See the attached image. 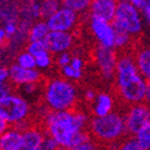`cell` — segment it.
<instances>
[{"instance_id": "obj_1", "label": "cell", "mask_w": 150, "mask_h": 150, "mask_svg": "<svg viewBox=\"0 0 150 150\" xmlns=\"http://www.w3.org/2000/svg\"><path fill=\"white\" fill-rule=\"evenodd\" d=\"M90 120L89 115L79 109L65 112L48 110L42 118V125L46 134L53 138L59 146L72 150L74 138L82 131L89 129Z\"/></svg>"}, {"instance_id": "obj_2", "label": "cell", "mask_w": 150, "mask_h": 150, "mask_svg": "<svg viewBox=\"0 0 150 150\" xmlns=\"http://www.w3.org/2000/svg\"><path fill=\"white\" fill-rule=\"evenodd\" d=\"M146 79L141 74L136 65L134 57L124 53L119 57L115 72V90L119 98L129 106L145 101Z\"/></svg>"}, {"instance_id": "obj_3", "label": "cell", "mask_w": 150, "mask_h": 150, "mask_svg": "<svg viewBox=\"0 0 150 150\" xmlns=\"http://www.w3.org/2000/svg\"><path fill=\"white\" fill-rule=\"evenodd\" d=\"M42 100L49 110H73L78 101V91L71 81L64 77H54L45 84Z\"/></svg>"}, {"instance_id": "obj_4", "label": "cell", "mask_w": 150, "mask_h": 150, "mask_svg": "<svg viewBox=\"0 0 150 150\" xmlns=\"http://www.w3.org/2000/svg\"><path fill=\"white\" fill-rule=\"evenodd\" d=\"M89 132L91 137L98 143L109 144L120 142L122 137L127 134L125 114L113 112L106 117H94L89 124Z\"/></svg>"}, {"instance_id": "obj_5", "label": "cell", "mask_w": 150, "mask_h": 150, "mask_svg": "<svg viewBox=\"0 0 150 150\" xmlns=\"http://www.w3.org/2000/svg\"><path fill=\"white\" fill-rule=\"evenodd\" d=\"M31 113V107L28 100L12 93L11 95L0 98V118L5 119L12 126H18L25 122Z\"/></svg>"}, {"instance_id": "obj_6", "label": "cell", "mask_w": 150, "mask_h": 150, "mask_svg": "<svg viewBox=\"0 0 150 150\" xmlns=\"http://www.w3.org/2000/svg\"><path fill=\"white\" fill-rule=\"evenodd\" d=\"M143 16L139 8H137L126 0L119 1L118 10L113 21L115 28H119L130 34L132 37L138 36L143 30Z\"/></svg>"}, {"instance_id": "obj_7", "label": "cell", "mask_w": 150, "mask_h": 150, "mask_svg": "<svg viewBox=\"0 0 150 150\" xmlns=\"http://www.w3.org/2000/svg\"><path fill=\"white\" fill-rule=\"evenodd\" d=\"M94 62L105 81H113L115 79V72L119 55L115 48H108L103 46H96L93 52Z\"/></svg>"}, {"instance_id": "obj_8", "label": "cell", "mask_w": 150, "mask_h": 150, "mask_svg": "<svg viewBox=\"0 0 150 150\" xmlns=\"http://www.w3.org/2000/svg\"><path fill=\"white\" fill-rule=\"evenodd\" d=\"M88 24L89 30L97 41L98 46H103L108 48L115 47V28L113 22H108L102 18L89 16Z\"/></svg>"}, {"instance_id": "obj_9", "label": "cell", "mask_w": 150, "mask_h": 150, "mask_svg": "<svg viewBox=\"0 0 150 150\" xmlns=\"http://www.w3.org/2000/svg\"><path fill=\"white\" fill-rule=\"evenodd\" d=\"M127 134L136 136L146 124L150 122V106L148 103H137L129 106L125 113Z\"/></svg>"}, {"instance_id": "obj_10", "label": "cell", "mask_w": 150, "mask_h": 150, "mask_svg": "<svg viewBox=\"0 0 150 150\" xmlns=\"http://www.w3.org/2000/svg\"><path fill=\"white\" fill-rule=\"evenodd\" d=\"M48 28L51 31H65L72 33L79 23V15L71 8L62 5L55 13L47 21Z\"/></svg>"}, {"instance_id": "obj_11", "label": "cell", "mask_w": 150, "mask_h": 150, "mask_svg": "<svg viewBox=\"0 0 150 150\" xmlns=\"http://www.w3.org/2000/svg\"><path fill=\"white\" fill-rule=\"evenodd\" d=\"M48 51L52 54H61L69 52L74 45V36L72 33L65 31H51L46 40Z\"/></svg>"}, {"instance_id": "obj_12", "label": "cell", "mask_w": 150, "mask_h": 150, "mask_svg": "<svg viewBox=\"0 0 150 150\" xmlns=\"http://www.w3.org/2000/svg\"><path fill=\"white\" fill-rule=\"evenodd\" d=\"M10 83L15 86H22L30 83H40L41 72L37 69H24L17 64H12L10 67Z\"/></svg>"}, {"instance_id": "obj_13", "label": "cell", "mask_w": 150, "mask_h": 150, "mask_svg": "<svg viewBox=\"0 0 150 150\" xmlns=\"http://www.w3.org/2000/svg\"><path fill=\"white\" fill-rule=\"evenodd\" d=\"M118 0H93L88 15L106 19L108 22H113L118 10Z\"/></svg>"}, {"instance_id": "obj_14", "label": "cell", "mask_w": 150, "mask_h": 150, "mask_svg": "<svg viewBox=\"0 0 150 150\" xmlns=\"http://www.w3.org/2000/svg\"><path fill=\"white\" fill-rule=\"evenodd\" d=\"M47 134L43 127L30 125L29 127L23 131L22 146L19 150H37L41 146Z\"/></svg>"}, {"instance_id": "obj_15", "label": "cell", "mask_w": 150, "mask_h": 150, "mask_svg": "<svg viewBox=\"0 0 150 150\" xmlns=\"http://www.w3.org/2000/svg\"><path fill=\"white\" fill-rule=\"evenodd\" d=\"M114 103H115V100L109 93L107 91L97 93L95 101L91 103V107H90L91 113L96 118L106 117L114 112Z\"/></svg>"}, {"instance_id": "obj_16", "label": "cell", "mask_w": 150, "mask_h": 150, "mask_svg": "<svg viewBox=\"0 0 150 150\" xmlns=\"http://www.w3.org/2000/svg\"><path fill=\"white\" fill-rule=\"evenodd\" d=\"M23 131L18 127H10L0 134V150H19L22 146Z\"/></svg>"}, {"instance_id": "obj_17", "label": "cell", "mask_w": 150, "mask_h": 150, "mask_svg": "<svg viewBox=\"0 0 150 150\" xmlns=\"http://www.w3.org/2000/svg\"><path fill=\"white\" fill-rule=\"evenodd\" d=\"M133 57L141 74L146 81H150V47L138 48Z\"/></svg>"}, {"instance_id": "obj_18", "label": "cell", "mask_w": 150, "mask_h": 150, "mask_svg": "<svg viewBox=\"0 0 150 150\" xmlns=\"http://www.w3.org/2000/svg\"><path fill=\"white\" fill-rule=\"evenodd\" d=\"M51 33L46 21H36L33 23V25L28 34V42H46L47 37Z\"/></svg>"}, {"instance_id": "obj_19", "label": "cell", "mask_w": 150, "mask_h": 150, "mask_svg": "<svg viewBox=\"0 0 150 150\" xmlns=\"http://www.w3.org/2000/svg\"><path fill=\"white\" fill-rule=\"evenodd\" d=\"M62 6L60 0H41L40 1V17L43 21H47L52 17L55 12Z\"/></svg>"}, {"instance_id": "obj_20", "label": "cell", "mask_w": 150, "mask_h": 150, "mask_svg": "<svg viewBox=\"0 0 150 150\" xmlns=\"http://www.w3.org/2000/svg\"><path fill=\"white\" fill-rule=\"evenodd\" d=\"M91 1L93 0H69V1L62 3V5L71 8L72 11L76 12V13L82 15V13H85V12L89 13Z\"/></svg>"}, {"instance_id": "obj_21", "label": "cell", "mask_w": 150, "mask_h": 150, "mask_svg": "<svg viewBox=\"0 0 150 150\" xmlns=\"http://www.w3.org/2000/svg\"><path fill=\"white\" fill-rule=\"evenodd\" d=\"M15 64L24 67V69H37L36 67V59L34 55H31L29 52H27L25 49H24L23 52L18 53L15 58Z\"/></svg>"}, {"instance_id": "obj_22", "label": "cell", "mask_w": 150, "mask_h": 150, "mask_svg": "<svg viewBox=\"0 0 150 150\" xmlns=\"http://www.w3.org/2000/svg\"><path fill=\"white\" fill-rule=\"evenodd\" d=\"M115 28V27H114ZM133 37L127 34L126 31H124L119 28H115V49H125L127 48L131 42H132Z\"/></svg>"}, {"instance_id": "obj_23", "label": "cell", "mask_w": 150, "mask_h": 150, "mask_svg": "<svg viewBox=\"0 0 150 150\" xmlns=\"http://www.w3.org/2000/svg\"><path fill=\"white\" fill-rule=\"evenodd\" d=\"M3 29H4L5 33H6L7 41H11V40L18 34V31H19V23H18V19H6V21H4Z\"/></svg>"}, {"instance_id": "obj_24", "label": "cell", "mask_w": 150, "mask_h": 150, "mask_svg": "<svg viewBox=\"0 0 150 150\" xmlns=\"http://www.w3.org/2000/svg\"><path fill=\"white\" fill-rule=\"evenodd\" d=\"M134 137L145 150H150V122L146 124Z\"/></svg>"}, {"instance_id": "obj_25", "label": "cell", "mask_w": 150, "mask_h": 150, "mask_svg": "<svg viewBox=\"0 0 150 150\" xmlns=\"http://www.w3.org/2000/svg\"><path fill=\"white\" fill-rule=\"evenodd\" d=\"M25 51L29 52L35 58L46 53V52H49L46 42H28L25 46Z\"/></svg>"}, {"instance_id": "obj_26", "label": "cell", "mask_w": 150, "mask_h": 150, "mask_svg": "<svg viewBox=\"0 0 150 150\" xmlns=\"http://www.w3.org/2000/svg\"><path fill=\"white\" fill-rule=\"evenodd\" d=\"M60 73H61V77H64L69 81H78L83 77V71H77L74 70L71 65H67L65 67L60 69Z\"/></svg>"}, {"instance_id": "obj_27", "label": "cell", "mask_w": 150, "mask_h": 150, "mask_svg": "<svg viewBox=\"0 0 150 150\" xmlns=\"http://www.w3.org/2000/svg\"><path fill=\"white\" fill-rule=\"evenodd\" d=\"M36 67L37 70H47L52 66L53 64V58L51 52H46L39 57H36Z\"/></svg>"}, {"instance_id": "obj_28", "label": "cell", "mask_w": 150, "mask_h": 150, "mask_svg": "<svg viewBox=\"0 0 150 150\" xmlns=\"http://www.w3.org/2000/svg\"><path fill=\"white\" fill-rule=\"evenodd\" d=\"M118 150H145V149L139 144V142L136 139L134 136L133 137L130 136L126 139L120 142V146Z\"/></svg>"}, {"instance_id": "obj_29", "label": "cell", "mask_w": 150, "mask_h": 150, "mask_svg": "<svg viewBox=\"0 0 150 150\" xmlns=\"http://www.w3.org/2000/svg\"><path fill=\"white\" fill-rule=\"evenodd\" d=\"M72 54L70 52H65V53H61L59 55H57V65L62 69V67H65L67 65L71 64V60H72Z\"/></svg>"}, {"instance_id": "obj_30", "label": "cell", "mask_w": 150, "mask_h": 150, "mask_svg": "<svg viewBox=\"0 0 150 150\" xmlns=\"http://www.w3.org/2000/svg\"><path fill=\"white\" fill-rule=\"evenodd\" d=\"M58 146L59 145L57 144V142L53 138H51L49 136H46V138L43 139L41 146L37 149V150H55Z\"/></svg>"}, {"instance_id": "obj_31", "label": "cell", "mask_w": 150, "mask_h": 150, "mask_svg": "<svg viewBox=\"0 0 150 150\" xmlns=\"http://www.w3.org/2000/svg\"><path fill=\"white\" fill-rule=\"evenodd\" d=\"M73 150H101V146H100L98 142H96L94 138H91L90 141L85 142L84 144L79 145L78 148L73 149Z\"/></svg>"}, {"instance_id": "obj_32", "label": "cell", "mask_w": 150, "mask_h": 150, "mask_svg": "<svg viewBox=\"0 0 150 150\" xmlns=\"http://www.w3.org/2000/svg\"><path fill=\"white\" fill-rule=\"evenodd\" d=\"M70 65H71L74 70H77V71H83V69H84V66H85V61H84V59H83L82 57L73 54Z\"/></svg>"}, {"instance_id": "obj_33", "label": "cell", "mask_w": 150, "mask_h": 150, "mask_svg": "<svg viewBox=\"0 0 150 150\" xmlns=\"http://www.w3.org/2000/svg\"><path fill=\"white\" fill-rule=\"evenodd\" d=\"M12 93V84L10 82H6V83H1L0 85V98L3 97H6L8 95H11Z\"/></svg>"}, {"instance_id": "obj_34", "label": "cell", "mask_w": 150, "mask_h": 150, "mask_svg": "<svg viewBox=\"0 0 150 150\" xmlns=\"http://www.w3.org/2000/svg\"><path fill=\"white\" fill-rule=\"evenodd\" d=\"M22 89H23V93H24V94L33 95V94H35L36 91H39L40 84H39V83H30V84H27V85L22 86Z\"/></svg>"}, {"instance_id": "obj_35", "label": "cell", "mask_w": 150, "mask_h": 150, "mask_svg": "<svg viewBox=\"0 0 150 150\" xmlns=\"http://www.w3.org/2000/svg\"><path fill=\"white\" fill-rule=\"evenodd\" d=\"M141 12H142V16H143L145 23L150 27V0H148L145 3V5L142 7Z\"/></svg>"}, {"instance_id": "obj_36", "label": "cell", "mask_w": 150, "mask_h": 150, "mask_svg": "<svg viewBox=\"0 0 150 150\" xmlns=\"http://www.w3.org/2000/svg\"><path fill=\"white\" fill-rule=\"evenodd\" d=\"M10 81V70L7 66H1L0 69V82L6 83Z\"/></svg>"}, {"instance_id": "obj_37", "label": "cell", "mask_w": 150, "mask_h": 150, "mask_svg": "<svg viewBox=\"0 0 150 150\" xmlns=\"http://www.w3.org/2000/svg\"><path fill=\"white\" fill-rule=\"evenodd\" d=\"M96 93H95V90H93V89H88V90H85V93H84V100L86 102H89V103H93L94 101H95V98H96Z\"/></svg>"}, {"instance_id": "obj_38", "label": "cell", "mask_w": 150, "mask_h": 150, "mask_svg": "<svg viewBox=\"0 0 150 150\" xmlns=\"http://www.w3.org/2000/svg\"><path fill=\"white\" fill-rule=\"evenodd\" d=\"M126 1H129L130 4H132L133 6H136L137 8L142 10V7L145 5V3L148 1V0H126Z\"/></svg>"}, {"instance_id": "obj_39", "label": "cell", "mask_w": 150, "mask_h": 150, "mask_svg": "<svg viewBox=\"0 0 150 150\" xmlns=\"http://www.w3.org/2000/svg\"><path fill=\"white\" fill-rule=\"evenodd\" d=\"M10 126H11V125H10L5 119L0 118V134L4 133L5 131H7V130L10 129Z\"/></svg>"}, {"instance_id": "obj_40", "label": "cell", "mask_w": 150, "mask_h": 150, "mask_svg": "<svg viewBox=\"0 0 150 150\" xmlns=\"http://www.w3.org/2000/svg\"><path fill=\"white\" fill-rule=\"evenodd\" d=\"M145 102L150 106V81L146 82V91H145Z\"/></svg>"}, {"instance_id": "obj_41", "label": "cell", "mask_w": 150, "mask_h": 150, "mask_svg": "<svg viewBox=\"0 0 150 150\" xmlns=\"http://www.w3.org/2000/svg\"><path fill=\"white\" fill-rule=\"evenodd\" d=\"M0 41H1L3 43L5 42V41H7V37H6V33H5V30L1 28L0 29Z\"/></svg>"}, {"instance_id": "obj_42", "label": "cell", "mask_w": 150, "mask_h": 150, "mask_svg": "<svg viewBox=\"0 0 150 150\" xmlns=\"http://www.w3.org/2000/svg\"><path fill=\"white\" fill-rule=\"evenodd\" d=\"M55 150H70V149H67V148H64V146H58Z\"/></svg>"}, {"instance_id": "obj_43", "label": "cell", "mask_w": 150, "mask_h": 150, "mask_svg": "<svg viewBox=\"0 0 150 150\" xmlns=\"http://www.w3.org/2000/svg\"><path fill=\"white\" fill-rule=\"evenodd\" d=\"M61 3H65V1H69V0H60Z\"/></svg>"}, {"instance_id": "obj_44", "label": "cell", "mask_w": 150, "mask_h": 150, "mask_svg": "<svg viewBox=\"0 0 150 150\" xmlns=\"http://www.w3.org/2000/svg\"><path fill=\"white\" fill-rule=\"evenodd\" d=\"M118 1H122V0H118Z\"/></svg>"}]
</instances>
